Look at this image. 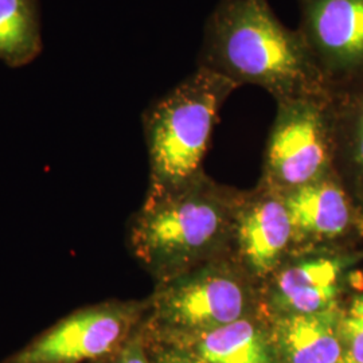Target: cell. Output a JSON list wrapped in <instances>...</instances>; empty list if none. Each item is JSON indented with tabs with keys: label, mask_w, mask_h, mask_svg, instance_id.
Instances as JSON below:
<instances>
[{
	"label": "cell",
	"mask_w": 363,
	"mask_h": 363,
	"mask_svg": "<svg viewBox=\"0 0 363 363\" xmlns=\"http://www.w3.org/2000/svg\"><path fill=\"white\" fill-rule=\"evenodd\" d=\"M339 363H357V362H354V361H351V359H349V358H346V357H345V358H343V359H342V361H340V362Z\"/></svg>",
	"instance_id": "cell-18"
},
{
	"label": "cell",
	"mask_w": 363,
	"mask_h": 363,
	"mask_svg": "<svg viewBox=\"0 0 363 363\" xmlns=\"http://www.w3.org/2000/svg\"><path fill=\"white\" fill-rule=\"evenodd\" d=\"M196 357L205 363H274L264 330L249 318L199 334Z\"/></svg>",
	"instance_id": "cell-12"
},
{
	"label": "cell",
	"mask_w": 363,
	"mask_h": 363,
	"mask_svg": "<svg viewBox=\"0 0 363 363\" xmlns=\"http://www.w3.org/2000/svg\"><path fill=\"white\" fill-rule=\"evenodd\" d=\"M112 363H150V361L145 355L142 340L132 339L118 351L116 359Z\"/></svg>",
	"instance_id": "cell-16"
},
{
	"label": "cell",
	"mask_w": 363,
	"mask_h": 363,
	"mask_svg": "<svg viewBox=\"0 0 363 363\" xmlns=\"http://www.w3.org/2000/svg\"><path fill=\"white\" fill-rule=\"evenodd\" d=\"M198 66L238 86H259L276 101L331 91L300 31L284 26L268 0H220L206 22Z\"/></svg>",
	"instance_id": "cell-1"
},
{
	"label": "cell",
	"mask_w": 363,
	"mask_h": 363,
	"mask_svg": "<svg viewBox=\"0 0 363 363\" xmlns=\"http://www.w3.org/2000/svg\"><path fill=\"white\" fill-rule=\"evenodd\" d=\"M286 193L283 199L294 232L298 237L325 240L347 230L350 203L342 187L330 175Z\"/></svg>",
	"instance_id": "cell-10"
},
{
	"label": "cell",
	"mask_w": 363,
	"mask_h": 363,
	"mask_svg": "<svg viewBox=\"0 0 363 363\" xmlns=\"http://www.w3.org/2000/svg\"><path fill=\"white\" fill-rule=\"evenodd\" d=\"M342 311L281 315L274 340L286 363H339L345 358L340 335Z\"/></svg>",
	"instance_id": "cell-11"
},
{
	"label": "cell",
	"mask_w": 363,
	"mask_h": 363,
	"mask_svg": "<svg viewBox=\"0 0 363 363\" xmlns=\"http://www.w3.org/2000/svg\"><path fill=\"white\" fill-rule=\"evenodd\" d=\"M138 311L104 304L76 312L4 363H81L104 358L118 349Z\"/></svg>",
	"instance_id": "cell-6"
},
{
	"label": "cell",
	"mask_w": 363,
	"mask_h": 363,
	"mask_svg": "<svg viewBox=\"0 0 363 363\" xmlns=\"http://www.w3.org/2000/svg\"><path fill=\"white\" fill-rule=\"evenodd\" d=\"M335 155L330 94L277 101L265 154V175L284 191L328 175Z\"/></svg>",
	"instance_id": "cell-4"
},
{
	"label": "cell",
	"mask_w": 363,
	"mask_h": 363,
	"mask_svg": "<svg viewBox=\"0 0 363 363\" xmlns=\"http://www.w3.org/2000/svg\"><path fill=\"white\" fill-rule=\"evenodd\" d=\"M295 235L284 199L262 198L247 206L237 220L240 253L250 272H273Z\"/></svg>",
	"instance_id": "cell-9"
},
{
	"label": "cell",
	"mask_w": 363,
	"mask_h": 363,
	"mask_svg": "<svg viewBox=\"0 0 363 363\" xmlns=\"http://www.w3.org/2000/svg\"><path fill=\"white\" fill-rule=\"evenodd\" d=\"M40 52L34 0H0V60L25 65Z\"/></svg>",
	"instance_id": "cell-14"
},
{
	"label": "cell",
	"mask_w": 363,
	"mask_h": 363,
	"mask_svg": "<svg viewBox=\"0 0 363 363\" xmlns=\"http://www.w3.org/2000/svg\"><path fill=\"white\" fill-rule=\"evenodd\" d=\"M198 178L179 191L148 198L132 232L138 256L164 280L217 249L232 226L230 205Z\"/></svg>",
	"instance_id": "cell-3"
},
{
	"label": "cell",
	"mask_w": 363,
	"mask_h": 363,
	"mask_svg": "<svg viewBox=\"0 0 363 363\" xmlns=\"http://www.w3.org/2000/svg\"><path fill=\"white\" fill-rule=\"evenodd\" d=\"M330 113L335 152L342 150L363 181V74L331 86Z\"/></svg>",
	"instance_id": "cell-13"
},
{
	"label": "cell",
	"mask_w": 363,
	"mask_h": 363,
	"mask_svg": "<svg viewBox=\"0 0 363 363\" xmlns=\"http://www.w3.org/2000/svg\"><path fill=\"white\" fill-rule=\"evenodd\" d=\"M298 31L330 85L363 74V0H298Z\"/></svg>",
	"instance_id": "cell-7"
},
{
	"label": "cell",
	"mask_w": 363,
	"mask_h": 363,
	"mask_svg": "<svg viewBox=\"0 0 363 363\" xmlns=\"http://www.w3.org/2000/svg\"><path fill=\"white\" fill-rule=\"evenodd\" d=\"M340 335L345 357L363 363V294L352 298L347 310L342 312Z\"/></svg>",
	"instance_id": "cell-15"
},
{
	"label": "cell",
	"mask_w": 363,
	"mask_h": 363,
	"mask_svg": "<svg viewBox=\"0 0 363 363\" xmlns=\"http://www.w3.org/2000/svg\"><path fill=\"white\" fill-rule=\"evenodd\" d=\"M346 259L311 256L296 259L276 274L271 303L281 315H303L337 307Z\"/></svg>",
	"instance_id": "cell-8"
},
{
	"label": "cell",
	"mask_w": 363,
	"mask_h": 363,
	"mask_svg": "<svg viewBox=\"0 0 363 363\" xmlns=\"http://www.w3.org/2000/svg\"><path fill=\"white\" fill-rule=\"evenodd\" d=\"M252 301L250 288L238 273L211 264L166 279L152 306L159 325L199 335L247 318Z\"/></svg>",
	"instance_id": "cell-5"
},
{
	"label": "cell",
	"mask_w": 363,
	"mask_h": 363,
	"mask_svg": "<svg viewBox=\"0 0 363 363\" xmlns=\"http://www.w3.org/2000/svg\"><path fill=\"white\" fill-rule=\"evenodd\" d=\"M156 363H205L198 357L194 358L179 350H162L156 354Z\"/></svg>",
	"instance_id": "cell-17"
},
{
	"label": "cell",
	"mask_w": 363,
	"mask_h": 363,
	"mask_svg": "<svg viewBox=\"0 0 363 363\" xmlns=\"http://www.w3.org/2000/svg\"><path fill=\"white\" fill-rule=\"evenodd\" d=\"M237 88L232 79L198 66L151 109L150 198L179 191L199 177L220 106Z\"/></svg>",
	"instance_id": "cell-2"
}]
</instances>
